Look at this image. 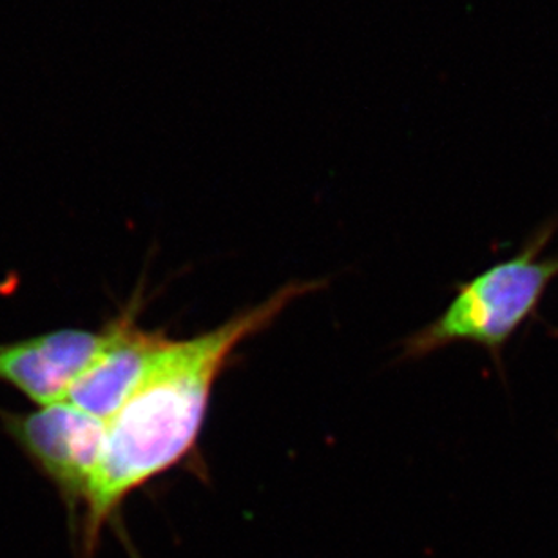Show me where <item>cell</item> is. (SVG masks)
Here are the masks:
<instances>
[{
  "label": "cell",
  "instance_id": "1",
  "mask_svg": "<svg viewBox=\"0 0 558 558\" xmlns=\"http://www.w3.org/2000/svg\"><path fill=\"white\" fill-rule=\"evenodd\" d=\"M322 289L294 281L196 338L171 339L138 392L108 421L102 456L75 526L78 558H95L104 527L133 492L191 453L209 410L210 393L232 352L275 323L284 308Z\"/></svg>",
  "mask_w": 558,
  "mask_h": 558
},
{
  "label": "cell",
  "instance_id": "2",
  "mask_svg": "<svg viewBox=\"0 0 558 558\" xmlns=\"http://www.w3.org/2000/svg\"><path fill=\"white\" fill-rule=\"evenodd\" d=\"M558 229V218L538 227L511 258L457 287V294L437 319L404 344L403 355L415 360L450 344L472 343L488 350L500 365L506 344L537 316L554 279L558 256H544Z\"/></svg>",
  "mask_w": 558,
  "mask_h": 558
},
{
  "label": "cell",
  "instance_id": "3",
  "mask_svg": "<svg viewBox=\"0 0 558 558\" xmlns=\"http://www.w3.org/2000/svg\"><path fill=\"white\" fill-rule=\"evenodd\" d=\"M0 421L5 434L59 492L75 526L102 456L108 421L68 401L26 414L0 410Z\"/></svg>",
  "mask_w": 558,
  "mask_h": 558
},
{
  "label": "cell",
  "instance_id": "4",
  "mask_svg": "<svg viewBox=\"0 0 558 558\" xmlns=\"http://www.w3.org/2000/svg\"><path fill=\"white\" fill-rule=\"evenodd\" d=\"M113 336L114 319L102 330L59 328L0 343V383L15 388L37 407L62 403Z\"/></svg>",
  "mask_w": 558,
  "mask_h": 558
},
{
  "label": "cell",
  "instance_id": "5",
  "mask_svg": "<svg viewBox=\"0 0 558 558\" xmlns=\"http://www.w3.org/2000/svg\"><path fill=\"white\" fill-rule=\"evenodd\" d=\"M135 311L136 305L114 319L113 341L71 388L68 403L109 421L138 392L171 339L142 330Z\"/></svg>",
  "mask_w": 558,
  "mask_h": 558
}]
</instances>
